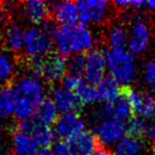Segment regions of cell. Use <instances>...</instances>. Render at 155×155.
Returning a JSON list of instances; mask_svg holds the SVG:
<instances>
[{"label":"cell","instance_id":"6da1fadb","mask_svg":"<svg viewBox=\"0 0 155 155\" xmlns=\"http://www.w3.org/2000/svg\"><path fill=\"white\" fill-rule=\"evenodd\" d=\"M54 48L62 56L83 55L93 50L96 36L88 26L75 24L58 27L53 34Z\"/></svg>","mask_w":155,"mask_h":155},{"label":"cell","instance_id":"7a4b0ae2","mask_svg":"<svg viewBox=\"0 0 155 155\" xmlns=\"http://www.w3.org/2000/svg\"><path fill=\"white\" fill-rule=\"evenodd\" d=\"M58 27L46 21L41 27L32 26L26 30L24 41V52L29 61L41 60L51 54L54 48L53 34Z\"/></svg>","mask_w":155,"mask_h":155},{"label":"cell","instance_id":"3957f363","mask_svg":"<svg viewBox=\"0 0 155 155\" xmlns=\"http://www.w3.org/2000/svg\"><path fill=\"white\" fill-rule=\"evenodd\" d=\"M106 66L110 78L120 86L129 88L138 75L136 56L129 50H108L105 53Z\"/></svg>","mask_w":155,"mask_h":155},{"label":"cell","instance_id":"277c9868","mask_svg":"<svg viewBox=\"0 0 155 155\" xmlns=\"http://www.w3.org/2000/svg\"><path fill=\"white\" fill-rule=\"evenodd\" d=\"M29 67L33 74L48 83H58L63 81L68 72V63L60 54H50L41 60L29 61Z\"/></svg>","mask_w":155,"mask_h":155},{"label":"cell","instance_id":"5b68a950","mask_svg":"<svg viewBox=\"0 0 155 155\" xmlns=\"http://www.w3.org/2000/svg\"><path fill=\"white\" fill-rule=\"evenodd\" d=\"M17 100L30 104L37 108L39 104L46 99V88L41 78L33 73L24 74L18 78L13 87Z\"/></svg>","mask_w":155,"mask_h":155},{"label":"cell","instance_id":"8992f818","mask_svg":"<svg viewBox=\"0 0 155 155\" xmlns=\"http://www.w3.org/2000/svg\"><path fill=\"white\" fill-rule=\"evenodd\" d=\"M129 30V51L134 55H142L149 50L152 41V31L150 25L143 17L135 16L132 18Z\"/></svg>","mask_w":155,"mask_h":155},{"label":"cell","instance_id":"52a82bcc","mask_svg":"<svg viewBox=\"0 0 155 155\" xmlns=\"http://www.w3.org/2000/svg\"><path fill=\"white\" fill-rule=\"evenodd\" d=\"M94 134L105 147H115L127 136V123L115 118L96 119Z\"/></svg>","mask_w":155,"mask_h":155},{"label":"cell","instance_id":"ba28073f","mask_svg":"<svg viewBox=\"0 0 155 155\" xmlns=\"http://www.w3.org/2000/svg\"><path fill=\"white\" fill-rule=\"evenodd\" d=\"M81 24L102 25L107 21L110 14V3L105 0H84L78 1Z\"/></svg>","mask_w":155,"mask_h":155},{"label":"cell","instance_id":"9c48e42d","mask_svg":"<svg viewBox=\"0 0 155 155\" xmlns=\"http://www.w3.org/2000/svg\"><path fill=\"white\" fill-rule=\"evenodd\" d=\"M124 97L136 117L148 120L155 115V97L152 94L129 87L125 88Z\"/></svg>","mask_w":155,"mask_h":155},{"label":"cell","instance_id":"30bf717a","mask_svg":"<svg viewBox=\"0 0 155 155\" xmlns=\"http://www.w3.org/2000/svg\"><path fill=\"white\" fill-rule=\"evenodd\" d=\"M107 70L105 53L99 49H93L85 55L83 79L91 85H98L104 78Z\"/></svg>","mask_w":155,"mask_h":155},{"label":"cell","instance_id":"8fae6325","mask_svg":"<svg viewBox=\"0 0 155 155\" xmlns=\"http://www.w3.org/2000/svg\"><path fill=\"white\" fill-rule=\"evenodd\" d=\"M85 121L78 112L65 113L58 116L56 122L54 123V133L56 137L62 140L71 139L75 135L85 131Z\"/></svg>","mask_w":155,"mask_h":155},{"label":"cell","instance_id":"7c38bea8","mask_svg":"<svg viewBox=\"0 0 155 155\" xmlns=\"http://www.w3.org/2000/svg\"><path fill=\"white\" fill-rule=\"evenodd\" d=\"M17 129L32 136L39 146V148L41 149H48V147L52 146L56 137L53 129L47 125L41 124L34 118L21 121L18 124Z\"/></svg>","mask_w":155,"mask_h":155},{"label":"cell","instance_id":"4fadbf2b","mask_svg":"<svg viewBox=\"0 0 155 155\" xmlns=\"http://www.w3.org/2000/svg\"><path fill=\"white\" fill-rule=\"evenodd\" d=\"M132 107L124 96H121L115 101L104 103L102 107L97 112L96 119L115 118L121 121H129L132 116Z\"/></svg>","mask_w":155,"mask_h":155},{"label":"cell","instance_id":"5bb4252c","mask_svg":"<svg viewBox=\"0 0 155 155\" xmlns=\"http://www.w3.org/2000/svg\"><path fill=\"white\" fill-rule=\"evenodd\" d=\"M51 100L61 114L79 112L83 106L74 93L68 91L62 85L53 87L51 91Z\"/></svg>","mask_w":155,"mask_h":155},{"label":"cell","instance_id":"9a60e30c","mask_svg":"<svg viewBox=\"0 0 155 155\" xmlns=\"http://www.w3.org/2000/svg\"><path fill=\"white\" fill-rule=\"evenodd\" d=\"M72 155H91L99 148L96 135L91 131H83L71 139L67 140Z\"/></svg>","mask_w":155,"mask_h":155},{"label":"cell","instance_id":"2e32d148","mask_svg":"<svg viewBox=\"0 0 155 155\" xmlns=\"http://www.w3.org/2000/svg\"><path fill=\"white\" fill-rule=\"evenodd\" d=\"M51 13L54 19L62 26L75 25L80 20L78 5L72 1H60L51 3Z\"/></svg>","mask_w":155,"mask_h":155},{"label":"cell","instance_id":"e0dca14e","mask_svg":"<svg viewBox=\"0 0 155 155\" xmlns=\"http://www.w3.org/2000/svg\"><path fill=\"white\" fill-rule=\"evenodd\" d=\"M26 30L17 21H12L5 26L3 31V44L5 47L13 53H18L24 49V41Z\"/></svg>","mask_w":155,"mask_h":155},{"label":"cell","instance_id":"ac0fdd59","mask_svg":"<svg viewBox=\"0 0 155 155\" xmlns=\"http://www.w3.org/2000/svg\"><path fill=\"white\" fill-rule=\"evenodd\" d=\"M21 12L29 21L38 25L46 22L48 15L51 12V3L43 0H29L21 5Z\"/></svg>","mask_w":155,"mask_h":155},{"label":"cell","instance_id":"d6986e66","mask_svg":"<svg viewBox=\"0 0 155 155\" xmlns=\"http://www.w3.org/2000/svg\"><path fill=\"white\" fill-rule=\"evenodd\" d=\"M11 148L15 155H36L41 149L31 135L16 129L12 134Z\"/></svg>","mask_w":155,"mask_h":155},{"label":"cell","instance_id":"ffe728a7","mask_svg":"<svg viewBox=\"0 0 155 155\" xmlns=\"http://www.w3.org/2000/svg\"><path fill=\"white\" fill-rule=\"evenodd\" d=\"M105 43L110 50L125 49L129 43V30L122 24H113L105 33Z\"/></svg>","mask_w":155,"mask_h":155},{"label":"cell","instance_id":"44dd1931","mask_svg":"<svg viewBox=\"0 0 155 155\" xmlns=\"http://www.w3.org/2000/svg\"><path fill=\"white\" fill-rule=\"evenodd\" d=\"M113 155H147L146 142L141 138L127 135L114 147Z\"/></svg>","mask_w":155,"mask_h":155},{"label":"cell","instance_id":"7402d4cb","mask_svg":"<svg viewBox=\"0 0 155 155\" xmlns=\"http://www.w3.org/2000/svg\"><path fill=\"white\" fill-rule=\"evenodd\" d=\"M58 113L60 112L56 108L53 101L51 99H45L36 108L34 119L41 124L50 127L56 122L58 118Z\"/></svg>","mask_w":155,"mask_h":155},{"label":"cell","instance_id":"603a6c76","mask_svg":"<svg viewBox=\"0 0 155 155\" xmlns=\"http://www.w3.org/2000/svg\"><path fill=\"white\" fill-rule=\"evenodd\" d=\"M99 101L110 103L121 97V86L110 77H105L97 85Z\"/></svg>","mask_w":155,"mask_h":155},{"label":"cell","instance_id":"cb8c5ba5","mask_svg":"<svg viewBox=\"0 0 155 155\" xmlns=\"http://www.w3.org/2000/svg\"><path fill=\"white\" fill-rule=\"evenodd\" d=\"M16 73V63L8 51L0 49V86L11 82Z\"/></svg>","mask_w":155,"mask_h":155},{"label":"cell","instance_id":"d4e9b609","mask_svg":"<svg viewBox=\"0 0 155 155\" xmlns=\"http://www.w3.org/2000/svg\"><path fill=\"white\" fill-rule=\"evenodd\" d=\"M16 97L13 87H0V119H9L14 116Z\"/></svg>","mask_w":155,"mask_h":155},{"label":"cell","instance_id":"484cf974","mask_svg":"<svg viewBox=\"0 0 155 155\" xmlns=\"http://www.w3.org/2000/svg\"><path fill=\"white\" fill-rule=\"evenodd\" d=\"M74 95L78 97L82 105H94L99 101L97 86L89 84L85 80L77 88V91H74Z\"/></svg>","mask_w":155,"mask_h":155},{"label":"cell","instance_id":"4316f807","mask_svg":"<svg viewBox=\"0 0 155 155\" xmlns=\"http://www.w3.org/2000/svg\"><path fill=\"white\" fill-rule=\"evenodd\" d=\"M141 79L143 84L149 91L155 93V58H148L142 63L141 66Z\"/></svg>","mask_w":155,"mask_h":155},{"label":"cell","instance_id":"83f0119b","mask_svg":"<svg viewBox=\"0 0 155 155\" xmlns=\"http://www.w3.org/2000/svg\"><path fill=\"white\" fill-rule=\"evenodd\" d=\"M148 123L147 120L139 117H134L131 118L127 123V134L132 137L136 138H142L144 137Z\"/></svg>","mask_w":155,"mask_h":155},{"label":"cell","instance_id":"f1b7e54d","mask_svg":"<svg viewBox=\"0 0 155 155\" xmlns=\"http://www.w3.org/2000/svg\"><path fill=\"white\" fill-rule=\"evenodd\" d=\"M85 55H73L69 60L68 63V72L71 74H78L83 77V69H84Z\"/></svg>","mask_w":155,"mask_h":155},{"label":"cell","instance_id":"f546056e","mask_svg":"<svg viewBox=\"0 0 155 155\" xmlns=\"http://www.w3.org/2000/svg\"><path fill=\"white\" fill-rule=\"evenodd\" d=\"M83 82H84V79H83L82 75L67 73L62 81V86H64L65 88H67L68 91L74 93L78 87L80 86Z\"/></svg>","mask_w":155,"mask_h":155},{"label":"cell","instance_id":"4dcf8cb0","mask_svg":"<svg viewBox=\"0 0 155 155\" xmlns=\"http://www.w3.org/2000/svg\"><path fill=\"white\" fill-rule=\"evenodd\" d=\"M52 155H72L68 142L65 140H60L55 142L52 147Z\"/></svg>","mask_w":155,"mask_h":155},{"label":"cell","instance_id":"1f68e13d","mask_svg":"<svg viewBox=\"0 0 155 155\" xmlns=\"http://www.w3.org/2000/svg\"><path fill=\"white\" fill-rule=\"evenodd\" d=\"M144 137H146L147 141L149 143L153 144L155 147V122L148 123V127H147Z\"/></svg>","mask_w":155,"mask_h":155},{"label":"cell","instance_id":"d6a6232c","mask_svg":"<svg viewBox=\"0 0 155 155\" xmlns=\"http://www.w3.org/2000/svg\"><path fill=\"white\" fill-rule=\"evenodd\" d=\"M91 155H113V153L107 148H105V147H99Z\"/></svg>","mask_w":155,"mask_h":155},{"label":"cell","instance_id":"836d02e7","mask_svg":"<svg viewBox=\"0 0 155 155\" xmlns=\"http://www.w3.org/2000/svg\"><path fill=\"white\" fill-rule=\"evenodd\" d=\"M144 10L150 12H155V0H149L144 2Z\"/></svg>","mask_w":155,"mask_h":155},{"label":"cell","instance_id":"e575fe53","mask_svg":"<svg viewBox=\"0 0 155 155\" xmlns=\"http://www.w3.org/2000/svg\"><path fill=\"white\" fill-rule=\"evenodd\" d=\"M2 141H3V127L2 125L0 124V147L2 144Z\"/></svg>","mask_w":155,"mask_h":155},{"label":"cell","instance_id":"d590c367","mask_svg":"<svg viewBox=\"0 0 155 155\" xmlns=\"http://www.w3.org/2000/svg\"><path fill=\"white\" fill-rule=\"evenodd\" d=\"M150 155H155V147L153 148V150L151 151V154Z\"/></svg>","mask_w":155,"mask_h":155},{"label":"cell","instance_id":"8d00e7d4","mask_svg":"<svg viewBox=\"0 0 155 155\" xmlns=\"http://www.w3.org/2000/svg\"><path fill=\"white\" fill-rule=\"evenodd\" d=\"M0 155H9V154L5 153V152H0Z\"/></svg>","mask_w":155,"mask_h":155}]
</instances>
